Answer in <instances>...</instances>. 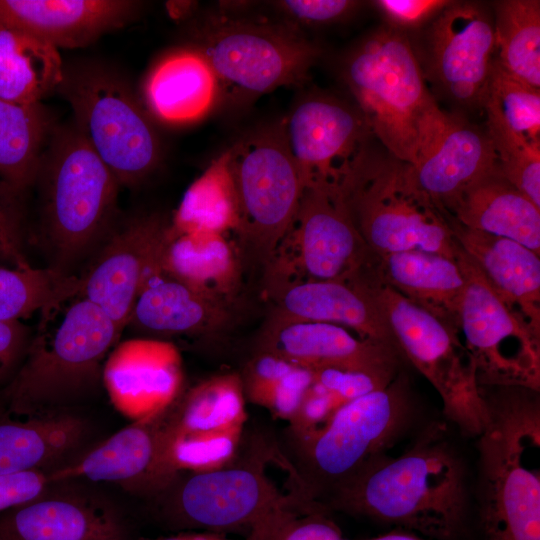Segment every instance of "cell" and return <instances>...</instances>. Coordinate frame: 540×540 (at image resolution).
Wrapping results in <instances>:
<instances>
[{"instance_id":"cell-1","label":"cell","mask_w":540,"mask_h":540,"mask_svg":"<svg viewBox=\"0 0 540 540\" xmlns=\"http://www.w3.org/2000/svg\"><path fill=\"white\" fill-rule=\"evenodd\" d=\"M324 505L435 540H459L468 515L464 466L445 427L433 423L400 456L383 454L365 465Z\"/></svg>"},{"instance_id":"cell-2","label":"cell","mask_w":540,"mask_h":540,"mask_svg":"<svg viewBox=\"0 0 540 540\" xmlns=\"http://www.w3.org/2000/svg\"><path fill=\"white\" fill-rule=\"evenodd\" d=\"M488 422L478 436L483 540H540L539 391L480 386Z\"/></svg>"},{"instance_id":"cell-3","label":"cell","mask_w":540,"mask_h":540,"mask_svg":"<svg viewBox=\"0 0 540 540\" xmlns=\"http://www.w3.org/2000/svg\"><path fill=\"white\" fill-rule=\"evenodd\" d=\"M411 413L408 378L399 371L387 386L339 407L320 429L302 437L281 433L275 437L274 463L288 475L287 494L324 505L336 489L384 454L407 427Z\"/></svg>"},{"instance_id":"cell-4","label":"cell","mask_w":540,"mask_h":540,"mask_svg":"<svg viewBox=\"0 0 540 540\" xmlns=\"http://www.w3.org/2000/svg\"><path fill=\"white\" fill-rule=\"evenodd\" d=\"M36 181L48 267L75 275L115 228L120 185L75 126L52 130Z\"/></svg>"},{"instance_id":"cell-5","label":"cell","mask_w":540,"mask_h":540,"mask_svg":"<svg viewBox=\"0 0 540 540\" xmlns=\"http://www.w3.org/2000/svg\"><path fill=\"white\" fill-rule=\"evenodd\" d=\"M42 315L25 360L4 391L8 411L20 417L61 412L92 391L122 333L83 297L74 298L58 320H52L51 310Z\"/></svg>"},{"instance_id":"cell-6","label":"cell","mask_w":540,"mask_h":540,"mask_svg":"<svg viewBox=\"0 0 540 540\" xmlns=\"http://www.w3.org/2000/svg\"><path fill=\"white\" fill-rule=\"evenodd\" d=\"M193 38V48L215 72L220 96L223 92L235 103L304 83L321 54L301 28L225 6L203 15Z\"/></svg>"},{"instance_id":"cell-7","label":"cell","mask_w":540,"mask_h":540,"mask_svg":"<svg viewBox=\"0 0 540 540\" xmlns=\"http://www.w3.org/2000/svg\"><path fill=\"white\" fill-rule=\"evenodd\" d=\"M358 233L377 257L421 250L455 259L444 213L416 183L411 165L369 145L340 185Z\"/></svg>"},{"instance_id":"cell-8","label":"cell","mask_w":540,"mask_h":540,"mask_svg":"<svg viewBox=\"0 0 540 540\" xmlns=\"http://www.w3.org/2000/svg\"><path fill=\"white\" fill-rule=\"evenodd\" d=\"M275 460V438L245 430L237 457L201 472H178L149 498L157 520L169 529L244 534L286 497L266 474Z\"/></svg>"},{"instance_id":"cell-9","label":"cell","mask_w":540,"mask_h":540,"mask_svg":"<svg viewBox=\"0 0 540 540\" xmlns=\"http://www.w3.org/2000/svg\"><path fill=\"white\" fill-rule=\"evenodd\" d=\"M342 77L372 135L412 164L421 120L436 101L408 38L391 27L372 32L348 54Z\"/></svg>"},{"instance_id":"cell-10","label":"cell","mask_w":540,"mask_h":540,"mask_svg":"<svg viewBox=\"0 0 540 540\" xmlns=\"http://www.w3.org/2000/svg\"><path fill=\"white\" fill-rule=\"evenodd\" d=\"M375 265L362 278L379 304L401 355L436 389L445 416L464 435L478 437L488 422V408L459 329L384 284L376 275Z\"/></svg>"},{"instance_id":"cell-11","label":"cell","mask_w":540,"mask_h":540,"mask_svg":"<svg viewBox=\"0 0 540 540\" xmlns=\"http://www.w3.org/2000/svg\"><path fill=\"white\" fill-rule=\"evenodd\" d=\"M338 188L305 187L294 218L263 269L264 287L345 281L375 264Z\"/></svg>"},{"instance_id":"cell-12","label":"cell","mask_w":540,"mask_h":540,"mask_svg":"<svg viewBox=\"0 0 540 540\" xmlns=\"http://www.w3.org/2000/svg\"><path fill=\"white\" fill-rule=\"evenodd\" d=\"M227 151L240 209L237 234L263 268L287 232L303 192L283 119L247 133Z\"/></svg>"},{"instance_id":"cell-13","label":"cell","mask_w":540,"mask_h":540,"mask_svg":"<svg viewBox=\"0 0 540 540\" xmlns=\"http://www.w3.org/2000/svg\"><path fill=\"white\" fill-rule=\"evenodd\" d=\"M59 89L72 107L74 126L119 185L136 184L156 168L159 136L122 81L100 70H86L64 75Z\"/></svg>"},{"instance_id":"cell-14","label":"cell","mask_w":540,"mask_h":540,"mask_svg":"<svg viewBox=\"0 0 540 540\" xmlns=\"http://www.w3.org/2000/svg\"><path fill=\"white\" fill-rule=\"evenodd\" d=\"M465 285L458 311L479 386H517L539 391L540 334L510 309L457 243Z\"/></svg>"},{"instance_id":"cell-15","label":"cell","mask_w":540,"mask_h":540,"mask_svg":"<svg viewBox=\"0 0 540 540\" xmlns=\"http://www.w3.org/2000/svg\"><path fill=\"white\" fill-rule=\"evenodd\" d=\"M283 122L303 188L339 189L373 136L358 109L324 95L305 98Z\"/></svg>"},{"instance_id":"cell-16","label":"cell","mask_w":540,"mask_h":540,"mask_svg":"<svg viewBox=\"0 0 540 540\" xmlns=\"http://www.w3.org/2000/svg\"><path fill=\"white\" fill-rule=\"evenodd\" d=\"M495 57L494 22L482 6L452 2L434 18L427 72L450 101L483 109Z\"/></svg>"},{"instance_id":"cell-17","label":"cell","mask_w":540,"mask_h":540,"mask_svg":"<svg viewBox=\"0 0 540 540\" xmlns=\"http://www.w3.org/2000/svg\"><path fill=\"white\" fill-rule=\"evenodd\" d=\"M169 224L149 215L115 226L79 275L78 297L100 307L122 331L145 283L158 269Z\"/></svg>"},{"instance_id":"cell-18","label":"cell","mask_w":540,"mask_h":540,"mask_svg":"<svg viewBox=\"0 0 540 540\" xmlns=\"http://www.w3.org/2000/svg\"><path fill=\"white\" fill-rule=\"evenodd\" d=\"M411 165L418 186L443 211L471 183L497 168L486 133L434 102L419 126Z\"/></svg>"},{"instance_id":"cell-19","label":"cell","mask_w":540,"mask_h":540,"mask_svg":"<svg viewBox=\"0 0 540 540\" xmlns=\"http://www.w3.org/2000/svg\"><path fill=\"white\" fill-rule=\"evenodd\" d=\"M254 350L270 352L296 365L317 370L338 368L393 379L400 352L331 323L299 320L270 312Z\"/></svg>"},{"instance_id":"cell-20","label":"cell","mask_w":540,"mask_h":540,"mask_svg":"<svg viewBox=\"0 0 540 540\" xmlns=\"http://www.w3.org/2000/svg\"><path fill=\"white\" fill-rule=\"evenodd\" d=\"M166 409L133 421L77 463L48 473L50 484L86 478L116 483L131 492L152 496L177 474L170 456Z\"/></svg>"},{"instance_id":"cell-21","label":"cell","mask_w":540,"mask_h":540,"mask_svg":"<svg viewBox=\"0 0 540 540\" xmlns=\"http://www.w3.org/2000/svg\"><path fill=\"white\" fill-rule=\"evenodd\" d=\"M183 382L179 349L157 338H132L116 344L102 371L110 401L133 421L169 407L182 393Z\"/></svg>"},{"instance_id":"cell-22","label":"cell","mask_w":540,"mask_h":540,"mask_svg":"<svg viewBox=\"0 0 540 540\" xmlns=\"http://www.w3.org/2000/svg\"><path fill=\"white\" fill-rule=\"evenodd\" d=\"M264 292L273 305L271 312L275 314L339 325L363 339L387 344L399 351L362 274L345 281L271 285L264 287Z\"/></svg>"},{"instance_id":"cell-23","label":"cell","mask_w":540,"mask_h":540,"mask_svg":"<svg viewBox=\"0 0 540 540\" xmlns=\"http://www.w3.org/2000/svg\"><path fill=\"white\" fill-rule=\"evenodd\" d=\"M139 3L123 0H0V25L52 46L76 48L125 25Z\"/></svg>"},{"instance_id":"cell-24","label":"cell","mask_w":540,"mask_h":540,"mask_svg":"<svg viewBox=\"0 0 540 540\" xmlns=\"http://www.w3.org/2000/svg\"><path fill=\"white\" fill-rule=\"evenodd\" d=\"M0 540H129L118 514L79 495L43 496L0 515Z\"/></svg>"},{"instance_id":"cell-25","label":"cell","mask_w":540,"mask_h":540,"mask_svg":"<svg viewBox=\"0 0 540 540\" xmlns=\"http://www.w3.org/2000/svg\"><path fill=\"white\" fill-rule=\"evenodd\" d=\"M444 215L456 242L500 298L540 334V255L514 240L465 227Z\"/></svg>"},{"instance_id":"cell-26","label":"cell","mask_w":540,"mask_h":540,"mask_svg":"<svg viewBox=\"0 0 540 540\" xmlns=\"http://www.w3.org/2000/svg\"><path fill=\"white\" fill-rule=\"evenodd\" d=\"M158 270L233 309L243 286L241 254L228 235L178 233L170 224Z\"/></svg>"},{"instance_id":"cell-27","label":"cell","mask_w":540,"mask_h":540,"mask_svg":"<svg viewBox=\"0 0 540 540\" xmlns=\"http://www.w3.org/2000/svg\"><path fill=\"white\" fill-rule=\"evenodd\" d=\"M233 320V308L157 269L140 292L127 325L155 337H212L229 329Z\"/></svg>"},{"instance_id":"cell-28","label":"cell","mask_w":540,"mask_h":540,"mask_svg":"<svg viewBox=\"0 0 540 540\" xmlns=\"http://www.w3.org/2000/svg\"><path fill=\"white\" fill-rule=\"evenodd\" d=\"M442 212L465 227L514 240L540 255V208L498 167L466 187Z\"/></svg>"},{"instance_id":"cell-29","label":"cell","mask_w":540,"mask_h":540,"mask_svg":"<svg viewBox=\"0 0 540 540\" xmlns=\"http://www.w3.org/2000/svg\"><path fill=\"white\" fill-rule=\"evenodd\" d=\"M145 98L158 119L183 124L207 115L220 98V89L208 60L191 47L157 63L146 81Z\"/></svg>"},{"instance_id":"cell-30","label":"cell","mask_w":540,"mask_h":540,"mask_svg":"<svg viewBox=\"0 0 540 540\" xmlns=\"http://www.w3.org/2000/svg\"><path fill=\"white\" fill-rule=\"evenodd\" d=\"M375 272L384 284L459 329L465 280L456 258L421 250L401 251L378 257Z\"/></svg>"},{"instance_id":"cell-31","label":"cell","mask_w":540,"mask_h":540,"mask_svg":"<svg viewBox=\"0 0 540 540\" xmlns=\"http://www.w3.org/2000/svg\"><path fill=\"white\" fill-rule=\"evenodd\" d=\"M85 423L56 412L0 422V475L39 471L81 441Z\"/></svg>"},{"instance_id":"cell-32","label":"cell","mask_w":540,"mask_h":540,"mask_svg":"<svg viewBox=\"0 0 540 540\" xmlns=\"http://www.w3.org/2000/svg\"><path fill=\"white\" fill-rule=\"evenodd\" d=\"M171 435H208L244 429L246 398L238 372L212 375L186 391L167 408Z\"/></svg>"},{"instance_id":"cell-33","label":"cell","mask_w":540,"mask_h":540,"mask_svg":"<svg viewBox=\"0 0 540 540\" xmlns=\"http://www.w3.org/2000/svg\"><path fill=\"white\" fill-rule=\"evenodd\" d=\"M64 75L56 47L0 25V99L16 104H37L59 88Z\"/></svg>"},{"instance_id":"cell-34","label":"cell","mask_w":540,"mask_h":540,"mask_svg":"<svg viewBox=\"0 0 540 540\" xmlns=\"http://www.w3.org/2000/svg\"><path fill=\"white\" fill-rule=\"evenodd\" d=\"M170 225L178 233H238L240 209L227 150L188 187Z\"/></svg>"},{"instance_id":"cell-35","label":"cell","mask_w":540,"mask_h":540,"mask_svg":"<svg viewBox=\"0 0 540 540\" xmlns=\"http://www.w3.org/2000/svg\"><path fill=\"white\" fill-rule=\"evenodd\" d=\"M51 133L50 118L40 103L0 99V183L13 195L35 182Z\"/></svg>"},{"instance_id":"cell-36","label":"cell","mask_w":540,"mask_h":540,"mask_svg":"<svg viewBox=\"0 0 540 540\" xmlns=\"http://www.w3.org/2000/svg\"><path fill=\"white\" fill-rule=\"evenodd\" d=\"M493 22L497 63L512 77L540 89V2L499 1Z\"/></svg>"},{"instance_id":"cell-37","label":"cell","mask_w":540,"mask_h":540,"mask_svg":"<svg viewBox=\"0 0 540 540\" xmlns=\"http://www.w3.org/2000/svg\"><path fill=\"white\" fill-rule=\"evenodd\" d=\"M246 401L290 421L313 382V371L278 355L253 350L240 372Z\"/></svg>"},{"instance_id":"cell-38","label":"cell","mask_w":540,"mask_h":540,"mask_svg":"<svg viewBox=\"0 0 540 540\" xmlns=\"http://www.w3.org/2000/svg\"><path fill=\"white\" fill-rule=\"evenodd\" d=\"M81 280L57 269L0 268V322L19 321L36 311L58 308L78 297Z\"/></svg>"},{"instance_id":"cell-39","label":"cell","mask_w":540,"mask_h":540,"mask_svg":"<svg viewBox=\"0 0 540 540\" xmlns=\"http://www.w3.org/2000/svg\"><path fill=\"white\" fill-rule=\"evenodd\" d=\"M321 503H306L286 494L285 499L258 519L244 540H346Z\"/></svg>"},{"instance_id":"cell-40","label":"cell","mask_w":540,"mask_h":540,"mask_svg":"<svg viewBox=\"0 0 540 540\" xmlns=\"http://www.w3.org/2000/svg\"><path fill=\"white\" fill-rule=\"evenodd\" d=\"M483 109L514 133L540 143V89L531 87L493 63Z\"/></svg>"},{"instance_id":"cell-41","label":"cell","mask_w":540,"mask_h":540,"mask_svg":"<svg viewBox=\"0 0 540 540\" xmlns=\"http://www.w3.org/2000/svg\"><path fill=\"white\" fill-rule=\"evenodd\" d=\"M485 131L500 174L540 208V143L514 133L489 117Z\"/></svg>"},{"instance_id":"cell-42","label":"cell","mask_w":540,"mask_h":540,"mask_svg":"<svg viewBox=\"0 0 540 540\" xmlns=\"http://www.w3.org/2000/svg\"><path fill=\"white\" fill-rule=\"evenodd\" d=\"M282 20L299 28L343 20L361 4L349 0H284L274 2Z\"/></svg>"},{"instance_id":"cell-43","label":"cell","mask_w":540,"mask_h":540,"mask_svg":"<svg viewBox=\"0 0 540 540\" xmlns=\"http://www.w3.org/2000/svg\"><path fill=\"white\" fill-rule=\"evenodd\" d=\"M393 379L367 372L338 368L313 370V381L327 390L340 405L381 389Z\"/></svg>"},{"instance_id":"cell-44","label":"cell","mask_w":540,"mask_h":540,"mask_svg":"<svg viewBox=\"0 0 540 540\" xmlns=\"http://www.w3.org/2000/svg\"><path fill=\"white\" fill-rule=\"evenodd\" d=\"M452 1L446 0H379L374 5L389 27L398 31L415 29L435 18Z\"/></svg>"},{"instance_id":"cell-45","label":"cell","mask_w":540,"mask_h":540,"mask_svg":"<svg viewBox=\"0 0 540 540\" xmlns=\"http://www.w3.org/2000/svg\"><path fill=\"white\" fill-rule=\"evenodd\" d=\"M49 485L48 473L40 470L0 475V513L40 497Z\"/></svg>"},{"instance_id":"cell-46","label":"cell","mask_w":540,"mask_h":540,"mask_svg":"<svg viewBox=\"0 0 540 540\" xmlns=\"http://www.w3.org/2000/svg\"><path fill=\"white\" fill-rule=\"evenodd\" d=\"M13 194L0 183V250L12 257L17 266L29 264L23 259L17 247V227L12 210Z\"/></svg>"},{"instance_id":"cell-47","label":"cell","mask_w":540,"mask_h":540,"mask_svg":"<svg viewBox=\"0 0 540 540\" xmlns=\"http://www.w3.org/2000/svg\"><path fill=\"white\" fill-rule=\"evenodd\" d=\"M27 329L19 321L0 322V376L6 373L25 348Z\"/></svg>"},{"instance_id":"cell-48","label":"cell","mask_w":540,"mask_h":540,"mask_svg":"<svg viewBox=\"0 0 540 540\" xmlns=\"http://www.w3.org/2000/svg\"><path fill=\"white\" fill-rule=\"evenodd\" d=\"M215 534L213 532L203 531H183L170 536L146 540H213Z\"/></svg>"},{"instance_id":"cell-49","label":"cell","mask_w":540,"mask_h":540,"mask_svg":"<svg viewBox=\"0 0 540 540\" xmlns=\"http://www.w3.org/2000/svg\"><path fill=\"white\" fill-rule=\"evenodd\" d=\"M193 6L194 4H192V2H172V4L168 5L169 12L175 18L188 15L190 12H192Z\"/></svg>"},{"instance_id":"cell-50","label":"cell","mask_w":540,"mask_h":540,"mask_svg":"<svg viewBox=\"0 0 540 540\" xmlns=\"http://www.w3.org/2000/svg\"><path fill=\"white\" fill-rule=\"evenodd\" d=\"M367 540H423V539L417 536H414L412 534L404 533V532H391V533L384 534V535L367 539Z\"/></svg>"}]
</instances>
